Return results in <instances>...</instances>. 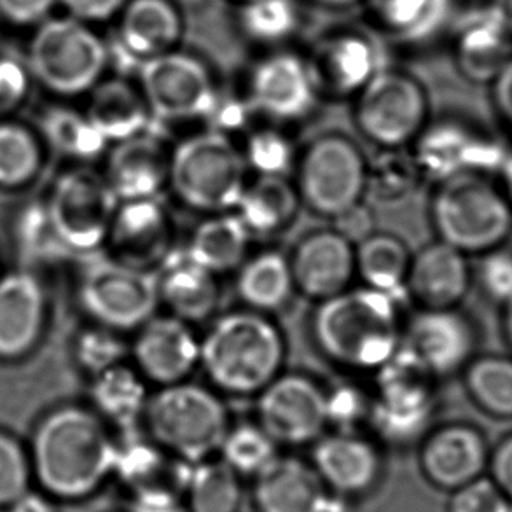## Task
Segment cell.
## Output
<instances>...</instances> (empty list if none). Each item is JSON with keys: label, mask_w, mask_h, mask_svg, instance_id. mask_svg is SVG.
Segmentation results:
<instances>
[{"label": "cell", "mask_w": 512, "mask_h": 512, "mask_svg": "<svg viewBox=\"0 0 512 512\" xmlns=\"http://www.w3.org/2000/svg\"><path fill=\"white\" fill-rule=\"evenodd\" d=\"M296 0H245L240 4L238 23L243 35L263 46H278L298 32Z\"/></svg>", "instance_id": "cell-40"}, {"label": "cell", "mask_w": 512, "mask_h": 512, "mask_svg": "<svg viewBox=\"0 0 512 512\" xmlns=\"http://www.w3.org/2000/svg\"><path fill=\"white\" fill-rule=\"evenodd\" d=\"M376 25L406 44L429 42L453 16V0H367Z\"/></svg>", "instance_id": "cell-32"}, {"label": "cell", "mask_w": 512, "mask_h": 512, "mask_svg": "<svg viewBox=\"0 0 512 512\" xmlns=\"http://www.w3.org/2000/svg\"><path fill=\"white\" fill-rule=\"evenodd\" d=\"M30 476L25 451L11 437L0 434V507H11L28 493Z\"/></svg>", "instance_id": "cell-46"}, {"label": "cell", "mask_w": 512, "mask_h": 512, "mask_svg": "<svg viewBox=\"0 0 512 512\" xmlns=\"http://www.w3.org/2000/svg\"><path fill=\"white\" fill-rule=\"evenodd\" d=\"M238 2H240V4H242V2H245V0H238Z\"/></svg>", "instance_id": "cell-62"}, {"label": "cell", "mask_w": 512, "mask_h": 512, "mask_svg": "<svg viewBox=\"0 0 512 512\" xmlns=\"http://www.w3.org/2000/svg\"><path fill=\"white\" fill-rule=\"evenodd\" d=\"M242 500V476H238L221 458H207L189 465L187 512H238Z\"/></svg>", "instance_id": "cell-38"}, {"label": "cell", "mask_w": 512, "mask_h": 512, "mask_svg": "<svg viewBox=\"0 0 512 512\" xmlns=\"http://www.w3.org/2000/svg\"><path fill=\"white\" fill-rule=\"evenodd\" d=\"M284 362V334L266 313L222 315L200 340L201 369L224 394H261L282 374Z\"/></svg>", "instance_id": "cell-3"}, {"label": "cell", "mask_w": 512, "mask_h": 512, "mask_svg": "<svg viewBox=\"0 0 512 512\" xmlns=\"http://www.w3.org/2000/svg\"><path fill=\"white\" fill-rule=\"evenodd\" d=\"M488 469L492 472V481L499 486L500 492L512 500V436L506 437L502 443L490 453Z\"/></svg>", "instance_id": "cell-54"}, {"label": "cell", "mask_w": 512, "mask_h": 512, "mask_svg": "<svg viewBox=\"0 0 512 512\" xmlns=\"http://www.w3.org/2000/svg\"><path fill=\"white\" fill-rule=\"evenodd\" d=\"M467 390L488 415L512 418V359L481 357L467 364Z\"/></svg>", "instance_id": "cell-41"}, {"label": "cell", "mask_w": 512, "mask_h": 512, "mask_svg": "<svg viewBox=\"0 0 512 512\" xmlns=\"http://www.w3.org/2000/svg\"><path fill=\"white\" fill-rule=\"evenodd\" d=\"M376 373V395L367 416L376 436L390 446L422 441L436 413L434 376L402 345Z\"/></svg>", "instance_id": "cell-7"}, {"label": "cell", "mask_w": 512, "mask_h": 512, "mask_svg": "<svg viewBox=\"0 0 512 512\" xmlns=\"http://www.w3.org/2000/svg\"><path fill=\"white\" fill-rule=\"evenodd\" d=\"M320 90L357 95L383 67L380 51L359 32H340L320 42L310 62Z\"/></svg>", "instance_id": "cell-26"}, {"label": "cell", "mask_w": 512, "mask_h": 512, "mask_svg": "<svg viewBox=\"0 0 512 512\" xmlns=\"http://www.w3.org/2000/svg\"><path fill=\"white\" fill-rule=\"evenodd\" d=\"M142 422L161 450L189 465L215 457L231 427L221 397L187 380L149 395Z\"/></svg>", "instance_id": "cell-4"}, {"label": "cell", "mask_w": 512, "mask_h": 512, "mask_svg": "<svg viewBox=\"0 0 512 512\" xmlns=\"http://www.w3.org/2000/svg\"><path fill=\"white\" fill-rule=\"evenodd\" d=\"M367 158L352 140L324 135L306 147L299 160L298 193L315 214L336 219L366 198Z\"/></svg>", "instance_id": "cell-9"}, {"label": "cell", "mask_w": 512, "mask_h": 512, "mask_svg": "<svg viewBox=\"0 0 512 512\" xmlns=\"http://www.w3.org/2000/svg\"><path fill=\"white\" fill-rule=\"evenodd\" d=\"M182 37V18L170 0H128L119 13L114 53L135 72L156 56L177 48Z\"/></svg>", "instance_id": "cell-24"}, {"label": "cell", "mask_w": 512, "mask_h": 512, "mask_svg": "<svg viewBox=\"0 0 512 512\" xmlns=\"http://www.w3.org/2000/svg\"><path fill=\"white\" fill-rule=\"evenodd\" d=\"M172 221L158 198L119 201L107 242L114 259L154 270L172 252Z\"/></svg>", "instance_id": "cell-22"}, {"label": "cell", "mask_w": 512, "mask_h": 512, "mask_svg": "<svg viewBox=\"0 0 512 512\" xmlns=\"http://www.w3.org/2000/svg\"><path fill=\"white\" fill-rule=\"evenodd\" d=\"M507 499L490 478H479L451 492L448 512H504Z\"/></svg>", "instance_id": "cell-49"}, {"label": "cell", "mask_w": 512, "mask_h": 512, "mask_svg": "<svg viewBox=\"0 0 512 512\" xmlns=\"http://www.w3.org/2000/svg\"><path fill=\"white\" fill-rule=\"evenodd\" d=\"M56 0H0V14L16 25H30L42 20Z\"/></svg>", "instance_id": "cell-53"}, {"label": "cell", "mask_w": 512, "mask_h": 512, "mask_svg": "<svg viewBox=\"0 0 512 512\" xmlns=\"http://www.w3.org/2000/svg\"><path fill=\"white\" fill-rule=\"evenodd\" d=\"M125 355V343L119 340L116 331L107 327L91 329L77 343V359L95 376L123 364Z\"/></svg>", "instance_id": "cell-47"}, {"label": "cell", "mask_w": 512, "mask_h": 512, "mask_svg": "<svg viewBox=\"0 0 512 512\" xmlns=\"http://www.w3.org/2000/svg\"><path fill=\"white\" fill-rule=\"evenodd\" d=\"M72 18L91 23L107 21L118 16L128 0H60Z\"/></svg>", "instance_id": "cell-52"}, {"label": "cell", "mask_w": 512, "mask_h": 512, "mask_svg": "<svg viewBox=\"0 0 512 512\" xmlns=\"http://www.w3.org/2000/svg\"><path fill=\"white\" fill-rule=\"evenodd\" d=\"M479 280L486 294L500 303L512 301V254L493 249L479 266Z\"/></svg>", "instance_id": "cell-50"}, {"label": "cell", "mask_w": 512, "mask_h": 512, "mask_svg": "<svg viewBox=\"0 0 512 512\" xmlns=\"http://www.w3.org/2000/svg\"><path fill=\"white\" fill-rule=\"evenodd\" d=\"M296 291L291 263L280 252H261L238 268L236 292L249 310L270 313L282 310Z\"/></svg>", "instance_id": "cell-35"}, {"label": "cell", "mask_w": 512, "mask_h": 512, "mask_svg": "<svg viewBox=\"0 0 512 512\" xmlns=\"http://www.w3.org/2000/svg\"><path fill=\"white\" fill-rule=\"evenodd\" d=\"M109 63V48L83 21L42 23L30 44V67L46 88L60 95L93 90Z\"/></svg>", "instance_id": "cell-8"}, {"label": "cell", "mask_w": 512, "mask_h": 512, "mask_svg": "<svg viewBox=\"0 0 512 512\" xmlns=\"http://www.w3.org/2000/svg\"><path fill=\"white\" fill-rule=\"evenodd\" d=\"M132 352L137 371L160 387L186 381L200 366V338L191 324L173 315H154L147 320Z\"/></svg>", "instance_id": "cell-19"}, {"label": "cell", "mask_w": 512, "mask_h": 512, "mask_svg": "<svg viewBox=\"0 0 512 512\" xmlns=\"http://www.w3.org/2000/svg\"><path fill=\"white\" fill-rule=\"evenodd\" d=\"M27 84V72L21 65L9 58H0V111H7L20 104L27 91Z\"/></svg>", "instance_id": "cell-51"}, {"label": "cell", "mask_w": 512, "mask_h": 512, "mask_svg": "<svg viewBox=\"0 0 512 512\" xmlns=\"http://www.w3.org/2000/svg\"><path fill=\"white\" fill-rule=\"evenodd\" d=\"M170 151L153 133H139L116 142L107 161L105 179L119 201L158 198L168 186Z\"/></svg>", "instance_id": "cell-25"}, {"label": "cell", "mask_w": 512, "mask_h": 512, "mask_svg": "<svg viewBox=\"0 0 512 512\" xmlns=\"http://www.w3.org/2000/svg\"><path fill=\"white\" fill-rule=\"evenodd\" d=\"M471 285V270L464 252L439 242L411 257L406 291L425 308H453Z\"/></svg>", "instance_id": "cell-28"}, {"label": "cell", "mask_w": 512, "mask_h": 512, "mask_svg": "<svg viewBox=\"0 0 512 512\" xmlns=\"http://www.w3.org/2000/svg\"><path fill=\"white\" fill-rule=\"evenodd\" d=\"M44 317L41 285L30 275L0 280V355L14 357L32 345Z\"/></svg>", "instance_id": "cell-30"}, {"label": "cell", "mask_w": 512, "mask_h": 512, "mask_svg": "<svg viewBox=\"0 0 512 512\" xmlns=\"http://www.w3.org/2000/svg\"><path fill=\"white\" fill-rule=\"evenodd\" d=\"M11 512H55V507L41 495L25 493L11 506Z\"/></svg>", "instance_id": "cell-56"}, {"label": "cell", "mask_w": 512, "mask_h": 512, "mask_svg": "<svg viewBox=\"0 0 512 512\" xmlns=\"http://www.w3.org/2000/svg\"><path fill=\"white\" fill-rule=\"evenodd\" d=\"M455 51L465 76L478 83L493 81L512 58V34L488 4L460 20Z\"/></svg>", "instance_id": "cell-29"}, {"label": "cell", "mask_w": 512, "mask_h": 512, "mask_svg": "<svg viewBox=\"0 0 512 512\" xmlns=\"http://www.w3.org/2000/svg\"><path fill=\"white\" fill-rule=\"evenodd\" d=\"M490 451L485 436L472 425L450 423L430 430L422 439L420 467L430 485L455 492L488 469Z\"/></svg>", "instance_id": "cell-21"}, {"label": "cell", "mask_w": 512, "mask_h": 512, "mask_svg": "<svg viewBox=\"0 0 512 512\" xmlns=\"http://www.w3.org/2000/svg\"><path fill=\"white\" fill-rule=\"evenodd\" d=\"M506 306V333L512 345V301H509Z\"/></svg>", "instance_id": "cell-60"}, {"label": "cell", "mask_w": 512, "mask_h": 512, "mask_svg": "<svg viewBox=\"0 0 512 512\" xmlns=\"http://www.w3.org/2000/svg\"><path fill=\"white\" fill-rule=\"evenodd\" d=\"M320 352L338 366L378 371L402 343L397 298L366 285L320 301L312 322Z\"/></svg>", "instance_id": "cell-2"}, {"label": "cell", "mask_w": 512, "mask_h": 512, "mask_svg": "<svg viewBox=\"0 0 512 512\" xmlns=\"http://www.w3.org/2000/svg\"><path fill=\"white\" fill-rule=\"evenodd\" d=\"M411 254L399 238L369 235L355 245V275L374 291L397 296L406 289Z\"/></svg>", "instance_id": "cell-37"}, {"label": "cell", "mask_w": 512, "mask_h": 512, "mask_svg": "<svg viewBox=\"0 0 512 512\" xmlns=\"http://www.w3.org/2000/svg\"><path fill=\"white\" fill-rule=\"evenodd\" d=\"M160 303L168 313L187 324L205 322L221 299V285L214 271L196 263L184 252H170L156 270Z\"/></svg>", "instance_id": "cell-27"}, {"label": "cell", "mask_w": 512, "mask_h": 512, "mask_svg": "<svg viewBox=\"0 0 512 512\" xmlns=\"http://www.w3.org/2000/svg\"><path fill=\"white\" fill-rule=\"evenodd\" d=\"M42 128L49 142L77 160H91L104 153L109 144L88 116L69 109H55L44 116Z\"/></svg>", "instance_id": "cell-43"}, {"label": "cell", "mask_w": 512, "mask_h": 512, "mask_svg": "<svg viewBox=\"0 0 512 512\" xmlns=\"http://www.w3.org/2000/svg\"><path fill=\"white\" fill-rule=\"evenodd\" d=\"M250 240L249 229L231 210L210 214L198 224L187 243L186 252L196 263L214 271L215 275H222L242 266L247 259Z\"/></svg>", "instance_id": "cell-34"}, {"label": "cell", "mask_w": 512, "mask_h": 512, "mask_svg": "<svg viewBox=\"0 0 512 512\" xmlns=\"http://www.w3.org/2000/svg\"><path fill=\"white\" fill-rule=\"evenodd\" d=\"M493 98L502 118L512 126V58L493 79Z\"/></svg>", "instance_id": "cell-55"}, {"label": "cell", "mask_w": 512, "mask_h": 512, "mask_svg": "<svg viewBox=\"0 0 512 512\" xmlns=\"http://www.w3.org/2000/svg\"><path fill=\"white\" fill-rule=\"evenodd\" d=\"M490 6L499 14L500 20L504 21L507 30L512 34V0H492Z\"/></svg>", "instance_id": "cell-57"}, {"label": "cell", "mask_w": 512, "mask_h": 512, "mask_svg": "<svg viewBox=\"0 0 512 512\" xmlns=\"http://www.w3.org/2000/svg\"><path fill=\"white\" fill-rule=\"evenodd\" d=\"M298 187L285 177H257L243 189L235 212L252 236H270L287 228L298 215Z\"/></svg>", "instance_id": "cell-33"}, {"label": "cell", "mask_w": 512, "mask_h": 512, "mask_svg": "<svg viewBox=\"0 0 512 512\" xmlns=\"http://www.w3.org/2000/svg\"><path fill=\"white\" fill-rule=\"evenodd\" d=\"M242 153L247 167L257 177H285L296 161L291 139L273 128L250 133Z\"/></svg>", "instance_id": "cell-44"}, {"label": "cell", "mask_w": 512, "mask_h": 512, "mask_svg": "<svg viewBox=\"0 0 512 512\" xmlns=\"http://www.w3.org/2000/svg\"><path fill=\"white\" fill-rule=\"evenodd\" d=\"M430 217L441 242L464 254H486L511 233L512 203L488 175L465 173L439 182Z\"/></svg>", "instance_id": "cell-6"}, {"label": "cell", "mask_w": 512, "mask_h": 512, "mask_svg": "<svg viewBox=\"0 0 512 512\" xmlns=\"http://www.w3.org/2000/svg\"><path fill=\"white\" fill-rule=\"evenodd\" d=\"M289 263L296 291L320 303L350 289L355 245L340 229L315 231L298 243Z\"/></svg>", "instance_id": "cell-23"}, {"label": "cell", "mask_w": 512, "mask_h": 512, "mask_svg": "<svg viewBox=\"0 0 512 512\" xmlns=\"http://www.w3.org/2000/svg\"><path fill=\"white\" fill-rule=\"evenodd\" d=\"M422 173L413 154L402 149H381L373 160H367L366 196L374 203L392 207L406 200L415 189Z\"/></svg>", "instance_id": "cell-39"}, {"label": "cell", "mask_w": 512, "mask_h": 512, "mask_svg": "<svg viewBox=\"0 0 512 512\" xmlns=\"http://www.w3.org/2000/svg\"><path fill=\"white\" fill-rule=\"evenodd\" d=\"M319 86L310 62L278 51L264 56L250 70L247 102L252 111L280 123L305 119L317 104Z\"/></svg>", "instance_id": "cell-16"}, {"label": "cell", "mask_w": 512, "mask_h": 512, "mask_svg": "<svg viewBox=\"0 0 512 512\" xmlns=\"http://www.w3.org/2000/svg\"><path fill=\"white\" fill-rule=\"evenodd\" d=\"M118 450L100 416L81 408L60 409L35 434V476L53 497L86 499L114 476Z\"/></svg>", "instance_id": "cell-1"}, {"label": "cell", "mask_w": 512, "mask_h": 512, "mask_svg": "<svg viewBox=\"0 0 512 512\" xmlns=\"http://www.w3.org/2000/svg\"><path fill=\"white\" fill-rule=\"evenodd\" d=\"M500 173H502L504 187H506L504 193L507 194V198H509V201L512 203V151H509V154H507L506 163H504V167H502Z\"/></svg>", "instance_id": "cell-58"}, {"label": "cell", "mask_w": 512, "mask_h": 512, "mask_svg": "<svg viewBox=\"0 0 512 512\" xmlns=\"http://www.w3.org/2000/svg\"><path fill=\"white\" fill-rule=\"evenodd\" d=\"M257 512H346L350 500L334 495L313 465L278 455L254 478Z\"/></svg>", "instance_id": "cell-17"}, {"label": "cell", "mask_w": 512, "mask_h": 512, "mask_svg": "<svg viewBox=\"0 0 512 512\" xmlns=\"http://www.w3.org/2000/svg\"><path fill=\"white\" fill-rule=\"evenodd\" d=\"M315 2H319L322 6L327 7H346L352 6V4L359 2V0H315Z\"/></svg>", "instance_id": "cell-59"}, {"label": "cell", "mask_w": 512, "mask_h": 512, "mask_svg": "<svg viewBox=\"0 0 512 512\" xmlns=\"http://www.w3.org/2000/svg\"><path fill=\"white\" fill-rule=\"evenodd\" d=\"M86 116L107 142H121L147 132L154 119L140 88L123 79L98 83Z\"/></svg>", "instance_id": "cell-31"}, {"label": "cell", "mask_w": 512, "mask_h": 512, "mask_svg": "<svg viewBox=\"0 0 512 512\" xmlns=\"http://www.w3.org/2000/svg\"><path fill=\"white\" fill-rule=\"evenodd\" d=\"M126 512H130V511H126Z\"/></svg>", "instance_id": "cell-63"}, {"label": "cell", "mask_w": 512, "mask_h": 512, "mask_svg": "<svg viewBox=\"0 0 512 512\" xmlns=\"http://www.w3.org/2000/svg\"><path fill=\"white\" fill-rule=\"evenodd\" d=\"M39 151L34 139L20 126L0 125V184L18 186L34 175Z\"/></svg>", "instance_id": "cell-45"}, {"label": "cell", "mask_w": 512, "mask_h": 512, "mask_svg": "<svg viewBox=\"0 0 512 512\" xmlns=\"http://www.w3.org/2000/svg\"><path fill=\"white\" fill-rule=\"evenodd\" d=\"M242 149L226 133H196L170 151L168 186L186 207L221 214L235 210L247 186Z\"/></svg>", "instance_id": "cell-5"}, {"label": "cell", "mask_w": 512, "mask_h": 512, "mask_svg": "<svg viewBox=\"0 0 512 512\" xmlns=\"http://www.w3.org/2000/svg\"><path fill=\"white\" fill-rule=\"evenodd\" d=\"M217 455L238 476L256 478L278 457V444L259 423H240L229 427Z\"/></svg>", "instance_id": "cell-42"}, {"label": "cell", "mask_w": 512, "mask_h": 512, "mask_svg": "<svg viewBox=\"0 0 512 512\" xmlns=\"http://www.w3.org/2000/svg\"><path fill=\"white\" fill-rule=\"evenodd\" d=\"M81 301L102 327L140 329L161 305L158 275L116 259L91 264L81 282Z\"/></svg>", "instance_id": "cell-11"}, {"label": "cell", "mask_w": 512, "mask_h": 512, "mask_svg": "<svg viewBox=\"0 0 512 512\" xmlns=\"http://www.w3.org/2000/svg\"><path fill=\"white\" fill-rule=\"evenodd\" d=\"M401 345L434 378H439L469 364L474 331L469 320L453 308H423L409 320Z\"/></svg>", "instance_id": "cell-20"}, {"label": "cell", "mask_w": 512, "mask_h": 512, "mask_svg": "<svg viewBox=\"0 0 512 512\" xmlns=\"http://www.w3.org/2000/svg\"><path fill=\"white\" fill-rule=\"evenodd\" d=\"M118 205L105 175L81 168L56 182L46 210L63 247L88 252L107 242Z\"/></svg>", "instance_id": "cell-13"}, {"label": "cell", "mask_w": 512, "mask_h": 512, "mask_svg": "<svg viewBox=\"0 0 512 512\" xmlns=\"http://www.w3.org/2000/svg\"><path fill=\"white\" fill-rule=\"evenodd\" d=\"M411 154L422 175L443 182L465 173L500 172L509 151L465 125L443 121L423 128Z\"/></svg>", "instance_id": "cell-15"}, {"label": "cell", "mask_w": 512, "mask_h": 512, "mask_svg": "<svg viewBox=\"0 0 512 512\" xmlns=\"http://www.w3.org/2000/svg\"><path fill=\"white\" fill-rule=\"evenodd\" d=\"M355 97V123L381 149L409 146L427 126L425 91L404 72L381 69Z\"/></svg>", "instance_id": "cell-10"}, {"label": "cell", "mask_w": 512, "mask_h": 512, "mask_svg": "<svg viewBox=\"0 0 512 512\" xmlns=\"http://www.w3.org/2000/svg\"><path fill=\"white\" fill-rule=\"evenodd\" d=\"M257 397V423L278 446H306L326 434V390L303 374H280Z\"/></svg>", "instance_id": "cell-14"}, {"label": "cell", "mask_w": 512, "mask_h": 512, "mask_svg": "<svg viewBox=\"0 0 512 512\" xmlns=\"http://www.w3.org/2000/svg\"><path fill=\"white\" fill-rule=\"evenodd\" d=\"M91 395L100 416L125 429L142 422L149 401L146 378L123 364L97 374Z\"/></svg>", "instance_id": "cell-36"}, {"label": "cell", "mask_w": 512, "mask_h": 512, "mask_svg": "<svg viewBox=\"0 0 512 512\" xmlns=\"http://www.w3.org/2000/svg\"><path fill=\"white\" fill-rule=\"evenodd\" d=\"M371 399L353 385H338L326 390L327 425L340 432H355V427L369 416Z\"/></svg>", "instance_id": "cell-48"}, {"label": "cell", "mask_w": 512, "mask_h": 512, "mask_svg": "<svg viewBox=\"0 0 512 512\" xmlns=\"http://www.w3.org/2000/svg\"><path fill=\"white\" fill-rule=\"evenodd\" d=\"M504 512H512V500H509V502H507L506 511Z\"/></svg>", "instance_id": "cell-61"}, {"label": "cell", "mask_w": 512, "mask_h": 512, "mask_svg": "<svg viewBox=\"0 0 512 512\" xmlns=\"http://www.w3.org/2000/svg\"><path fill=\"white\" fill-rule=\"evenodd\" d=\"M137 76L149 111L160 121L208 118L219 98L205 62L177 49L147 60Z\"/></svg>", "instance_id": "cell-12"}, {"label": "cell", "mask_w": 512, "mask_h": 512, "mask_svg": "<svg viewBox=\"0 0 512 512\" xmlns=\"http://www.w3.org/2000/svg\"><path fill=\"white\" fill-rule=\"evenodd\" d=\"M310 464L327 488L345 500L366 497L383 476L378 446L355 432L324 434L313 443Z\"/></svg>", "instance_id": "cell-18"}]
</instances>
